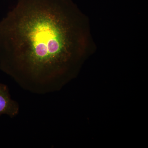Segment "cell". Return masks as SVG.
<instances>
[{"label":"cell","instance_id":"cell-1","mask_svg":"<svg viewBox=\"0 0 148 148\" xmlns=\"http://www.w3.org/2000/svg\"><path fill=\"white\" fill-rule=\"evenodd\" d=\"M82 17L65 0H18L0 21V69L24 90L52 92L85 47Z\"/></svg>","mask_w":148,"mask_h":148},{"label":"cell","instance_id":"cell-2","mask_svg":"<svg viewBox=\"0 0 148 148\" xmlns=\"http://www.w3.org/2000/svg\"><path fill=\"white\" fill-rule=\"evenodd\" d=\"M19 111V105L12 99L7 86L0 83V116L5 114L13 118Z\"/></svg>","mask_w":148,"mask_h":148}]
</instances>
